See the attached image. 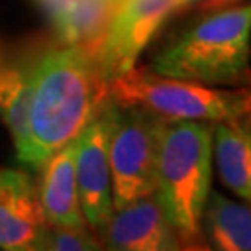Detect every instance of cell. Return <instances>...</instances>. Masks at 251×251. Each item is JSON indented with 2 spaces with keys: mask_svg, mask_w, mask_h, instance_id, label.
<instances>
[{
  "mask_svg": "<svg viewBox=\"0 0 251 251\" xmlns=\"http://www.w3.org/2000/svg\"><path fill=\"white\" fill-rule=\"evenodd\" d=\"M110 104L108 80L93 56L73 45L45 52L34 69L25 162L41 166L54 151L76 140Z\"/></svg>",
  "mask_w": 251,
  "mask_h": 251,
  "instance_id": "1",
  "label": "cell"
},
{
  "mask_svg": "<svg viewBox=\"0 0 251 251\" xmlns=\"http://www.w3.org/2000/svg\"><path fill=\"white\" fill-rule=\"evenodd\" d=\"M210 162V126L196 119H166L156 160V196L180 242L194 244L201 238Z\"/></svg>",
  "mask_w": 251,
  "mask_h": 251,
  "instance_id": "2",
  "label": "cell"
},
{
  "mask_svg": "<svg viewBox=\"0 0 251 251\" xmlns=\"http://www.w3.org/2000/svg\"><path fill=\"white\" fill-rule=\"evenodd\" d=\"M251 4L222 9L162 50L152 71L196 84H246L250 75Z\"/></svg>",
  "mask_w": 251,
  "mask_h": 251,
  "instance_id": "3",
  "label": "cell"
},
{
  "mask_svg": "<svg viewBox=\"0 0 251 251\" xmlns=\"http://www.w3.org/2000/svg\"><path fill=\"white\" fill-rule=\"evenodd\" d=\"M108 97L117 108H142L164 119L216 123L251 116V90H212L138 67L110 78Z\"/></svg>",
  "mask_w": 251,
  "mask_h": 251,
  "instance_id": "4",
  "label": "cell"
},
{
  "mask_svg": "<svg viewBox=\"0 0 251 251\" xmlns=\"http://www.w3.org/2000/svg\"><path fill=\"white\" fill-rule=\"evenodd\" d=\"M166 119L142 108H117L108 156L114 210L156 192V160Z\"/></svg>",
  "mask_w": 251,
  "mask_h": 251,
  "instance_id": "5",
  "label": "cell"
},
{
  "mask_svg": "<svg viewBox=\"0 0 251 251\" xmlns=\"http://www.w3.org/2000/svg\"><path fill=\"white\" fill-rule=\"evenodd\" d=\"M186 6L190 0H121L95 54L106 80L132 69L162 25Z\"/></svg>",
  "mask_w": 251,
  "mask_h": 251,
  "instance_id": "6",
  "label": "cell"
},
{
  "mask_svg": "<svg viewBox=\"0 0 251 251\" xmlns=\"http://www.w3.org/2000/svg\"><path fill=\"white\" fill-rule=\"evenodd\" d=\"M116 119V106L97 116L76 138L75 175L86 224L99 231L114 214L112 203V173L108 145Z\"/></svg>",
  "mask_w": 251,
  "mask_h": 251,
  "instance_id": "7",
  "label": "cell"
},
{
  "mask_svg": "<svg viewBox=\"0 0 251 251\" xmlns=\"http://www.w3.org/2000/svg\"><path fill=\"white\" fill-rule=\"evenodd\" d=\"M97 233L108 250L171 251L182 248L156 192L117 208Z\"/></svg>",
  "mask_w": 251,
  "mask_h": 251,
  "instance_id": "8",
  "label": "cell"
},
{
  "mask_svg": "<svg viewBox=\"0 0 251 251\" xmlns=\"http://www.w3.org/2000/svg\"><path fill=\"white\" fill-rule=\"evenodd\" d=\"M45 227V212L28 173L0 170V248L8 251L34 250Z\"/></svg>",
  "mask_w": 251,
  "mask_h": 251,
  "instance_id": "9",
  "label": "cell"
},
{
  "mask_svg": "<svg viewBox=\"0 0 251 251\" xmlns=\"http://www.w3.org/2000/svg\"><path fill=\"white\" fill-rule=\"evenodd\" d=\"M65 45L95 58L121 0H36Z\"/></svg>",
  "mask_w": 251,
  "mask_h": 251,
  "instance_id": "10",
  "label": "cell"
},
{
  "mask_svg": "<svg viewBox=\"0 0 251 251\" xmlns=\"http://www.w3.org/2000/svg\"><path fill=\"white\" fill-rule=\"evenodd\" d=\"M75 152H76V140L60 147L43 160V170L37 186V199L45 212L47 224L88 225L78 199Z\"/></svg>",
  "mask_w": 251,
  "mask_h": 251,
  "instance_id": "11",
  "label": "cell"
},
{
  "mask_svg": "<svg viewBox=\"0 0 251 251\" xmlns=\"http://www.w3.org/2000/svg\"><path fill=\"white\" fill-rule=\"evenodd\" d=\"M36 62L0 63V116L13 136L19 160H26L30 144V102Z\"/></svg>",
  "mask_w": 251,
  "mask_h": 251,
  "instance_id": "12",
  "label": "cell"
},
{
  "mask_svg": "<svg viewBox=\"0 0 251 251\" xmlns=\"http://www.w3.org/2000/svg\"><path fill=\"white\" fill-rule=\"evenodd\" d=\"M214 144L224 184L251 201V132L246 119L216 121Z\"/></svg>",
  "mask_w": 251,
  "mask_h": 251,
  "instance_id": "13",
  "label": "cell"
},
{
  "mask_svg": "<svg viewBox=\"0 0 251 251\" xmlns=\"http://www.w3.org/2000/svg\"><path fill=\"white\" fill-rule=\"evenodd\" d=\"M205 234L218 251H251V210L210 192L203 208Z\"/></svg>",
  "mask_w": 251,
  "mask_h": 251,
  "instance_id": "14",
  "label": "cell"
},
{
  "mask_svg": "<svg viewBox=\"0 0 251 251\" xmlns=\"http://www.w3.org/2000/svg\"><path fill=\"white\" fill-rule=\"evenodd\" d=\"M34 250L52 251H88L100 250L99 240L86 229V225H54L47 224L39 234Z\"/></svg>",
  "mask_w": 251,
  "mask_h": 251,
  "instance_id": "15",
  "label": "cell"
},
{
  "mask_svg": "<svg viewBox=\"0 0 251 251\" xmlns=\"http://www.w3.org/2000/svg\"><path fill=\"white\" fill-rule=\"evenodd\" d=\"M236 0H190V6L192 4H198L201 9L205 11H210V9H222L225 6H231Z\"/></svg>",
  "mask_w": 251,
  "mask_h": 251,
  "instance_id": "16",
  "label": "cell"
},
{
  "mask_svg": "<svg viewBox=\"0 0 251 251\" xmlns=\"http://www.w3.org/2000/svg\"><path fill=\"white\" fill-rule=\"evenodd\" d=\"M246 123H248V128H250V132H251V116L246 117Z\"/></svg>",
  "mask_w": 251,
  "mask_h": 251,
  "instance_id": "17",
  "label": "cell"
}]
</instances>
